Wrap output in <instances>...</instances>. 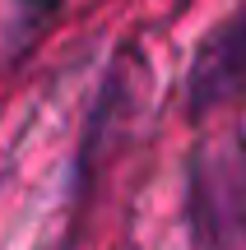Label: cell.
<instances>
[{
    "label": "cell",
    "instance_id": "obj_1",
    "mask_svg": "<svg viewBox=\"0 0 246 250\" xmlns=\"http://www.w3.org/2000/svg\"><path fill=\"white\" fill-rule=\"evenodd\" d=\"M246 93V0L204 37L191 74H186V107L195 116L228 107Z\"/></svg>",
    "mask_w": 246,
    "mask_h": 250
}]
</instances>
